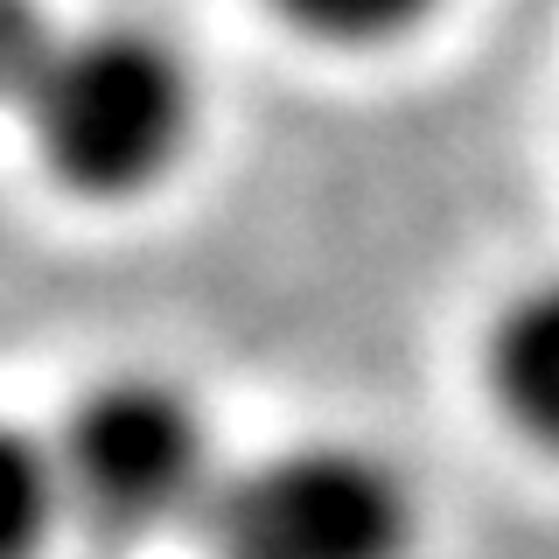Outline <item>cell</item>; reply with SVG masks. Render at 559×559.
I'll return each instance as SVG.
<instances>
[{"mask_svg": "<svg viewBox=\"0 0 559 559\" xmlns=\"http://www.w3.org/2000/svg\"><path fill=\"white\" fill-rule=\"evenodd\" d=\"M22 119L35 154L78 197H140L182 162L197 127V84L147 28H70L35 63Z\"/></svg>", "mask_w": 559, "mask_h": 559, "instance_id": "6da1fadb", "label": "cell"}, {"mask_svg": "<svg viewBox=\"0 0 559 559\" xmlns=\"http://www.w3.org/2000/svg\"><path fill=\"white\" fill-rule=\"evenodd\" d=\"M203 532L217 559H406L413 489L357 441H294L231 468Z\"/></svg>", "mask_w": 559, "mask_h": 559, "instance_id": "7a4b0ae2", "label": "cell"}, {"mask_svg": "<svg viewBox=\"0 0 559 559\" xmlns=\"http://www.w3.org/2000/svg\"><path fill=\"white\" fill-rule=\"evenodd\" d=\"M57 454L70 518H84L98 538H154L168 524H203L224 483L203 413L154 378L98 384L70 413Z\"/></svg>", "mask_w": 559, "mask_h": 559, "instance_id": "3957f363", "label": "cell"}, {"mask_svg": "<svg viewBox=\"0 0 559 559\" xmlns=\"http://www.w3.org/2000/svg\"><path fill=\"white\" fill-rule=\"evenodd\" d=\"M489 392L524 441L559 454V273L532 280L489 329Z\"/></svg>", "mask_w": 559, "mask_h": 559, "instance_id": "277c9868", "label": "cell"}, {"mask_svg": "<svg viewBox=\"0 0 559 559\" xmlns=\"http://www.w3.org/2000/svg\"><path fill=\"white\" fill-rule=\"evenodd\" d=\"M70 518V483L57 441L0 419V559H35Z\"/></svg>", "mask_w": 559, "mask_h": 559, "instance_id": "5b68a950", "label": "cell"}, {"mask_svg": "<svg viewBox=\"0 0 559 559\" xmlns=\"http://www.w3.org/2000/svg\"><path fill=\"white\" fill-rule=\"evenodd\" d=\"M294 28L322 35V43L364 49V43H392V35L419 28L441 0H273Z\"/></svg>", "mask_w": 559, "mask_h": 559, "instance_id": "8992f818", "label": "cell"}, {"mask_svg": "<svg viewBox=\"0 0 559 559\" xmlns=\"http://www.w3.org/2000/svg\"><path fill=\"white\" fill-rule=\"evenodd\" d=\"M49 43H57V28L43 22L35 0H0V98L28 92V78L49 57Z\"/></svg>", "mask_w": 559, "mask_h": 559, "instance_id": "52a82bcc", "label": "cell"}]
</instances>
